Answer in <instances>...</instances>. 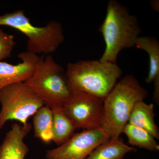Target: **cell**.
Masks as SVG:
<instances>
[{"mask_svg":"<svg viewBox=\"0 0 159 159\" xmlns=\"http://www.w3.org/2000/svg\"><path fill=\"white\" fill-rule=\"evenodd\" d=\"M148 92L132 75L123 77L103 100L101 127L111 139L119 138L137 102L144 101Z\"/></svg>","mask_w":159,"mask_h":159,"instance_id":"cell-1","label":"cell"},{"mask_svg":"<svg viewBox=\"0 0 159 159\" xmlns=\"http://www.w3.org/2000/svg\"><path fill=\"white\" fill-rule=\"evenodd\" d=\"M99 30L105 44V50L99 60L113 63H116L122 50L134 47L142 32L136 17L115 0L108 2L105 18Z\"/></svg>","mask_w":159,"mask_h":159,"instance_id":"cell-2","label":"cell"},{"mask_svg":"<svg viewBox=\"0 0 159 159\" xmlns=\"http://www.w3.org/2000/svg\"><path fill=\"white\" fill-rule=\"evenodd\" d=\"M66 75L72 92H81L104 100L122 71L116 63L99 60H80L70 63Z\"/></svg>","mask_w":159,"mask_h":159,"instance_id":"cell-3","label":"cell"},{"mask_svg":"<svg viewBox=\"0 0 159 159\" xmlns=\"http://www.w3.org/2000/svg\"><path fill=\"white\" fill-rule=\"evenodd\" d=\"M25 82L51 109L62 107L72 95L66 71L52 55L41 56L34 73Z\"/></svg>","mask_w":159,"mask_h":159,"instance_id":"cell-4","label":"cell"},{"mask_svg":"<svg viewBox=\"0 0 159 159\" xmlns=\"http://www.w3.org/2000/svg\"><path fill=\"white\" fill-rule=\"evenodd\" d=\"M2 26L11 27L25 34L28 38L27 51L37 55H51L64 41L61 23L52 20L44 26L33 25L23 9L0 15Z\"/></svg>","mask_w":159,"mask_h":159,"instance_id":"cell-5","label":"cell"},{"mask_svg":"<svg viewBox=\"0 0 159 159\" xmlns=\"http://www.w3.org/2000/svg\"><path fill=\"white\" fill-rule=\"evenodd\" d=\"M0 129L10 120L26 125L43 103L25 82L12 84L0 90Z\"/></svg>","mask_w":159,"mask_h":159,"instance_id":"cell-6","label":"cell"},{"mask_svg":"<svg viewBox=\"0 0 159 159\" xmlns=\"http://www.w3.org/2000/svg\"><path fill=\"white\" fill-rule=\"evenodd\" d=\"M103 108L102 99L81 92H72L70 98L62 107L77 129L83 130L101 127Z\"/></svg>","mask_w":159,"mask_h":159,"instance_id":"cell-7","label":"cell"},{"mask_svg":"<svg viewBox=\"0 0 159 159\" xmlns=\"http://www.w3.org/2000/svg\"><path fill=\"white\" fill-rule=\"evenodd\" d=\"M102 127L75 134L57 148L47 151V159H86L97 146L110 139Z\"/></svg>","mask_w":159,"mask_h":159,"instance_id":"cell-8","label":"cell"},{"mask_svg":"<svg viewBox=\"0 0 159 159\" xmlns=\"http://www.w3.org/2000/svg\"><path fill=\"white\" fill-rule=\"evenodd\" d=\"M21 61L16 65L0 61V90L12 84L25 82L36 69L40 56L28 51L18 54Z\"/></svg>","mask_w":159,"mask_h":159,"instance_id":"cell-9","label":"cell"},{"mask_svg":"<svg viewBox=\"0 0 159 159\" xmlns=\"http://www.w3.org/2000/svg\"><path fill=\"white\" fill-rule=\"evenodd\" d=\"M31 127L29 122L26 125L15 123L12 125L0 145V159H25L29 151L25 139Z\"/></svg>","mask_w":159,"mask_h":159,"instance_id":"cell-10","label":"cell"},{"mask_svg":"<svg viewBox=\"0 0 159 159\" xmlns=\"http://www.w3.org/2000/svg\"><path fill=\"white\" fill-rule=\"evenodd\" d=\"M134 47L146 51L149 57V69L145 82L154 83L153 100L159 103V43L155 38L150 36L139 37Z\"/></svg>","mask_w":159,"mask_h":159,"instance_id":"cell-11","label":"cell"},{"mask_svg":"<svg viewBox=\"0 0 159 159\" xmlns=\"http://www.w3.org/2000/svg\"><path fill=\"white\" fill-rule=\"evenodd\" d=\"M153 103L144 101L137 102L132 111L128 123L143 129L155 139H159V129L155 121V114Z\"/></svg>","mask_w":159,"mask_h":159,"instance_id":"cell-12","label":"cell"},{"mask_svg":"<svg viewBox=\"0 0 159 159\" xmlns=\"http://www.w3.org/2000/svg\"><path fill=\"white\" fill-rule=\"evenodd\" d=\"M136 151L125 144L122 139H110L97 146L86 159H125L126 154Z\"/></svg>","mask_w":159,"mask_h":159,"instance_id":"cell-13","label":"cell"},{"mask_svg":"<svg viewBox=\"0 0 159 159\" xmlns=\"http://www.w3.org/2000/svg\"><path fill=\"white\" fill-rule=\"evenodd\" d=\"M52 110L53 114L52 141L57 146H60L74 135L77 128L64 113L62 107Z\"/></svg>","mask_w":159,"mask_h":159,"instance_id":"cell-14","label":"cell"},{"mask_svg":"<svg viewBox=\"0 0 159 159\" xmlns=\"http://www.w3.org/2000/svg\"><path fill=\"white\" fill-rule=\"evenodd\" d=\"M53 111L43 106L33 115L34 136L45 143L53 140Z\"/></svg>","mask_w":159,"mask_h":159,"instance_id":"cell-15","label":"cell"},{"mask_svg":"<svg viewBox=\"0 0 159 159\" xmlns=\"http://www.w3.org/2000/svg\"><path fill=\"white\" fill-rule=\"evenodd\" d=\"M122 133L126 135L128 143L132 146L150 151L159 150V145L156 139L143 129L127 123L122 129Z\"/></svg>","mask_w":159,"mask_h":159,"instance_id":"cell-16","label":"cell"},{"mask_svg":"<svg viewBox=\"0 0 159 159\" xmlns=\"http://www.w3.org/2000/svg\"><path fill=\"white\" fill-rule=\"evenodd\" d=\"M16 43L14 36L4 32L0 27V61L10 57Z\"/></svg>","mask_w":159,"mask_h":159,"instance_id":"cell-17","label":"cell"},{"mask_svg":"<svg viewBox=\"0 0 159 159\" xmlns=\"http://www.w3.org/2000/svg\"><path fill=\"white\" fill-rule=\"evenodd\" d=\"M150 5L155 11H159V1H151L150 2Z\"/></svg>","mask_w":159,"mask_h":159,"instance_id":"cell-18","label":"cell"}]
</instances>
